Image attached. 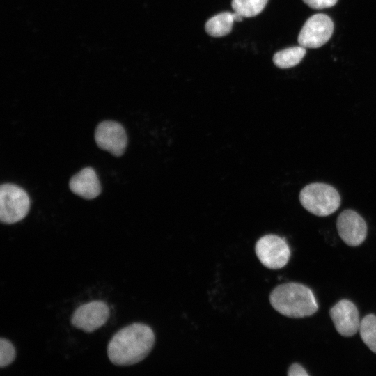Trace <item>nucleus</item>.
<instances>
[{"instance_id":"obj_7","label":"nucleus","mask_w":376,"mask_h":376,"mask_svg":"<svg viewBox=\"0 0 376 376\" xmlns=\"http://www.w3.org/2000/svg\"><path fill=\"white\" fill-rule=\"evenodd\" d=\"M110 316L108 305L102 301H93L78 307L71 318L72 325L86 333L102 327Z\"/></svg>"},{"instance_id":"obj_14","label":"nucleus","mask_w":376,"mask_h":376,"mask_svg":"<svg viewBox=\"0 0 376 376\" xmlns=\"http://www.w3.org/2000/svg\"><path fill=\"white\" fill-rule=\"evenodd\" d=\"M359 331L366 345L376 354V315L368 314L360 322Z\"/></svg>"},{"instance_id":"obj_5","label":"nucleus","mask_w":376,"mask_h":376,"mask_svg":"<svg viewBox=\"0 0 376 376\" xmlns=\"http://www.w3.org/2000/svg\"><path fill=\"white\" fill-rule=\"evenodd\" d=\"M260 263L271 269H281L286 265L290 257V250L286 241L276 235L261 237L255 246Z\"/></svg>"},{"instance_id":"obj_1","label":"nucleus","mask_w":376,"mask_h":376,"mask_svg":"<svg viewBox=\"0 0 376 376\" xmlns=\"http://www.w3.org/2000/svg\"><path fill=\"white\" fill-rule=\"evenodd\" d=\"M155 341V334L150 327L133 323L113 335L107 346V355L116 366L134 365L148 355Z\"/></svg>"},{"instance_id":"obj_12","label":"nucleus","mask_w":376,"mask_h":376,"mask_svg":"<svg viewBox=\"0 0 376 376\" xmlns=\"http://www.w3.org/2000/svg\"><path fill=\"white\" fill-rule=\"evenodd\" d=\"M235 22L233 13L224 12L210 18L205 24L206 32L213 37L228 35Z\"/></svg>"},{"instance_id":"obj_8","label":"nucleus","mask_w":376,"mask_h":376,"mask_svg":"<svg viewBox=\"0 0 376 376\" xmlns=\"http://www.w3.org/2000/svg\"><path fill=\"white\" fill-rule=\"evenodd\" d=\"M336 228L342 240L348 246L361 244L367 236V224L356 211L347 209L340 213L336 219Z\"/></svg>"},{"instance_id":"obj_6","label":"nucleus","mask_w":376,"mask_h":376,"mask_svg":"<svg viewBox=\"0 0 376 376\" xmlns=\"http://www.w3.org/2000/svg\"><path fill=\"white\" fill-rule=\"evenodd\" d=\"M333 31L331 18L324 14H315L304 23L298 36V42L305 48H318L330 39Z\"/></svg>"},{"instance_id":"obj_4","label":"nucleus","mask_w":376,"mask_h":376,"mask_svg":"<svg viewBox=\"0 0 376 376\" xmlns=\"http://www.w3.org/2000/svg\"><path fill=\"white\" fill-rule=\"evenodd\" d=\"M27 193L17 185L6 183L0 187V220L12 224L23 219L29 211Z\"/></svg>"},{"instance_id":"obj_9","label":"nucleus","mask_w":376,"mask_h":376,"mask_svg":"<svg viewBox=\"0 0 376 376\" xmlns=\"http://www.w3.org/2000/svg\"><path fill=\"white\" fill-rule=\"evenodd\" d=\"M95 140L100 148L116 157L124 153L127 143L125 129L120 123L112 120L102 121L97 125Z\"/></svg>"},{"instance_id":"obj_11","label":"nucleus","mask_w":376,"mask_h":376,"mask_svg":"<svg viewBox=\"0 0 376 376\" xmlns=\"http://www.w3.org/2000/svg\"><path fill=\"white\" fill-rule=\"evenodd\" d=\"M70 190L86 199H93L100 195L101 186L97 174L91 167H86L74 175L69 182Z\"/></svg>"},{"instance_id":"obj_17","label":"nucleus","mask_w":376,"mask_h":376,"mask_svg":"<svg viewBox=\"0 0 376 376\" xmlns=\"http://www.w3.org/2000/svg\"><path fill=\"white\" fill-rule=\"evenodd\" d=\"M338 0H303L310 8L322 9L334 6Z\"/></svg>"},{"instance_id":"obj_15","label":"nucleus","mask_w":376,"mask_h":376,"mask_svg":"<svg viewBox=\"0 0 376 376\" xmlns=\"http://www.w3.org/2000/svg\"><path fill=\"white\" fill-rule=\"evenodd\" d=\"M268 0H232L235 13L243 17H251L258 15L265 7Z\"/></svg>"},{"instance_id":"obj_2","label":"nucleus","mask_w":376,"mask_h":376,"mask_svg":"<svg viewBox=\"0 0 376 376\" xmlns=\"http://www.w3.org/2000/svg\"><path fill=\"white\" fill-rule=\"evenodd\" d=\"M269 301L276 311L292 318L311 316L318 309L313 291L299 283H286L276 286L269 295Z\"/></svg>"},{"instance_id":"obj_18","label":"nucleus","mask_w":376,"mask_h":376,"mask_svg":"<svg viewBox=\"0 0 376 376\" xmlns=\"http://www.w3.org/2000/svg\"><path fill=\"white\" fill-rule=\"evenodd\" d=\"M288 376H308L306 370L299 363L292 364L288 371Z\"/></svg>"},{"instance_id":"obj_10","label":"nucleus","mask_w":376,"mask_h":376,"mask_svg":"<svg viewBox=\"0 0 376 376\" xmlns=\"http://www.w3.org/2000/svg\"><path fill=\"white\" fill-rule=\"evenodd\" d=\"M330 317L339 334L354 336L359 329L361 320L357 306L348 299H341L329 311Z\"/></svg>"},{"instance_id":"obj_3","label":"nucleus","mask_w":376,"mask_h":376,"mask_svg":"<svg viewBox=\"0 0 376 376\" xmlns=\"http://www.w3.org/2000/svg\"><path fill=\"white\" fill-rule=\"evenodd\" d=\"M299 198L304 209L318 217L329 216L340 205L338 191L333 186L323 182L307 185L301 190Z\"/></svg>"},{"instance_id":"obj_16","label":"nucleus","mask_w":376,"mask_h":376,"mask_svg":"<svg viewBox=\"0 0 376 376\" xmlns=\"http://www.w3.org/2000/svg\"><path fill=\"white\" fill-rule=\"evenodd\" d=\"M16 357L13 345L7 339H0V367L5 368L12 363Z\"/></svg>"},{"instance_id":"obj_13","label":"nucleus","mask_w":376,"mask_h":376,"mask_svg":"<svg viewBox=\"0 0 376 376\" xmlns=\"http://www.w3.org/2000/svg\"><path fill=\"white\" fill-rule=\"evenodd\" d=\"M306 52V48L301 45L288 47L276 52L273 56V62L280 68H290L299 64Z\"/></svg>"}]
</instances>
